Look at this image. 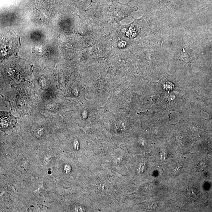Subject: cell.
I'll list each match as a JSON object with an SVG mask.
<instances>
[{
  "label": "cell",
  "instance_id": "3957f363",
  "mask_svg": "<svg viewBox=\"0 0 212 212\" xmlns=\"http://www.w3.org/2000/svg\"><path fill=\"white\" fill-rule=\"evenodd\" d=\"M206 165L204 163H199L197 165L196 168L198 171H202L204 170L205 168Z\"/></svg>",
  "mask_w": 212,
  "mask_h": 212
},
{
  "label": "cell",
  "instance_id": "6da1fadb",
  "mask_svg": "<svg viewBox=\"0 0 212 212\" xmlns=\"http://www.w3.org/2000/svg\"><path fill=\"white\" fill-rule=\"evenodd\" d=\"M137 7L129 5L123 4L117 1L112 2L110 7L113 17L116 21L119 22L129 16L136 10Z\"/></svg>",
  "mask_w": 212,
  "mask_h": 212
},
{
  "label": "cell",
  "instance_id": "7a4b0ae2",
  "mask_svg": "<svg viewBox=\"0 0 212 212\" xmlns=\"http://www.w3.org/2000/svg\"><path fill=\"white\" fill-rule=\"evenodd\" d=\"M1 130L8 129L16 122L15 118L9 112H1Z\"/></svg>",
  "mask_w": 212,
  "mask_h": 212
},
{
  "label": "cell",
  "instance_id": "277c9868",
  "mask_svg": "<svg viewBox=\"0 0 212 212\" xmlns=\"http://www.w3.org/2000/svg\"><path fill=\"white\" fill-rule=\"evenodd\" d=\"M188 196L191 198L194 199L196 197L197 194H196V192L195 191V190H193L191 189V190L188 191Z\"/></svg>",
  "mask_w": 212,
  "mask_h": 212
}]
</instances>
